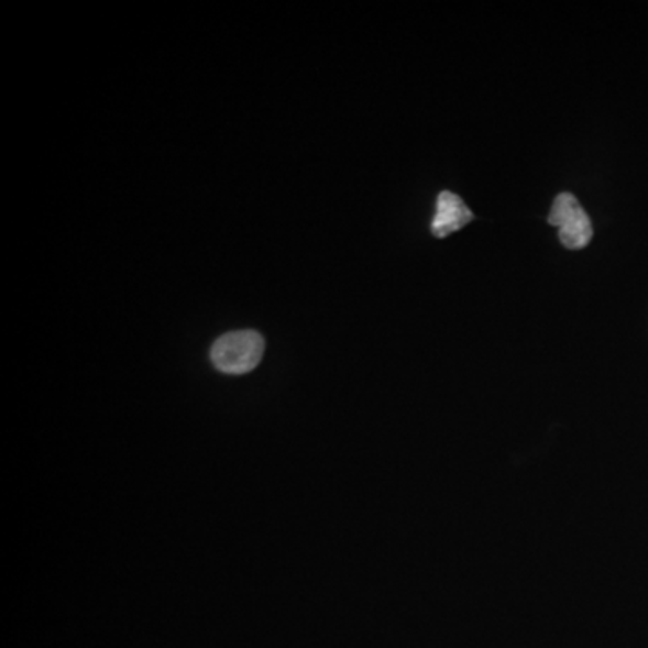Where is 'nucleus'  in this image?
Returning a JSON list of instances; mask_svg holds the SVG:
<instances>
[{
    "label": "nucleus",
    "instance_id": "nucleus-1",
    "mask_svg": "<svg viewBox=\"0 0 648 648\" xmlns=\"http://www.w3.org/2000/svg\"><path fill=\"white\" fill-rule=\"evenodd\" d=\"M265 341L254 330H240L218 337L211 348V362L218 372L243 375L262 362Z\"/></svg>",
    "mask_w": 648,
    "mask_h": 648
},
{
    "label": "nucleus",
    "instance_id": "nucleus-3",
    "mask_svg": "<svg viewBox=\"0 0 648 648\" xmlns=\"http://www.w3.org/2000/svg\"><path fill=\"white\" fill-rule=\"evenodd\" d=\"M474 220L471 209L466 208L465 202L452 191H441L436 202V215L432 218L431 231L436 238H446L466 223Z\"/></svg>",
    "mask_w": 648,
    "mask_h": 648
},
{
    "label": "nucleus",
    "instance_id": "nucleus-2",
    "mask_svg": "<svg viewBox=\"0 0 648 648\" xmlns=\"http://www.w3.org/2000/svg\"><path fill=\"white\" fill-rule=\"evenodd\" d=\"M548 223L559 228L560 242L571 251L587 248L593 238V223L571 194H560L554 198Z\"/></svg>",
    "mask_w": 648,
    "mask_h": 648
}]
</instances>
